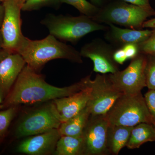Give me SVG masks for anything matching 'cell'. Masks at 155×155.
Returning a JSON list of instances; mask_svg holds the SVG:
<instances>
[{
  "label": "cell",
  "instance_id": "1",
  "mask_svg": "<svg viewBox=\"0 0 155 155\" xmlns=\"http://www.w3.org/2000/svg\"><path fill=\"white\" fill-rule=\"evenodd\" d=\"M83 78L69 86L59 87L48 83L44 76L25 65L2 103L0 110L24 104L47 102L69 96L85 87Z\"/></svg>",
  "mask_w": 155,
  "mask_h": 155
},
{
  "label": "cell",
  "instance_id": "2",
  "mask_svg": "<svg viewBox=\"0 0 155 155\" xmlns=\"http://www.w3.org/2000/svg\"><path fill=\"white\" fill-rule=\"evenodd\" d=\"M17 53L22 56L27 65L38 72L48 62L55 59L83 63L80 52L51 34L38 40L24 36Z\"/></svg>",
  "mask_w": 155,
  "mask_h": 155
},
{
  "label": "cell",
  "instance_id": "3",
  "mask_svg": "<svg viewBox=\"0 0 155 155\" xmlns=\"http://www.w3.org/2000/svg\"><path fill=\"white\" fill-rule=\"evenodd\" d=\"M48 28L50 34L61 41L72 44L87 35L98 31H105L108 25L96 22L91 17L81 15L78 17L48 14L41 21Z\"/></svg>",
  "mask_w": 155,
  "mask_h": 155
},
{
  "label": "cell",
  "instance_id": "4",
  "mask_svg": "<svg viewBox=\"0 0 155 155\" xmlns=\"http://www.w3.org/2000/svg\"><path fill=\"white\" fill-rule=\"evenodd\" d=\"M155 16L153 9H147L117 0L100 9L92 19L96 22L111 24L134 29H142L149 17Z\"/></svg>",
  "mask_w": 155,
  "mask_h": 155
},
{
  "label": "cell",
  "instance_id": "5",
  "mask_svg": "<svg viewBox=\"0 0 155 155\" xmlns=\"http://www.w3.org/2000/svg\"><path fill=\"white\" fill-rule=\"evenodd\" d=\"M105 115L110 125L134 127L140 123L153 122L141 92L121 95Z\"/></svg>",
  "mask_w": 155,
  "mask_h": 155
},
{
  "label": "cell",
  "instance_id": "6",
  "mask_svg": "<svg viewBox=\"0 0 155 155\" xmlns=\"http://www.w3.org/2000/svg\"><path fill=\"white\" fill-rule=\"evenodd\" d=\"M61 123L50 101L22 116L9 133L13 138H21L58 129Z\"/></svg>",
  "mask_w": 155,
  "mask_h": 155
},
{
  "label": "cell",
  "instance_id": "7",
  "mask_svg": "<svg viewBox=\"0 0 155 155\" xmlns=\"http://www.w3.org/2000/svg\"><path fill=\"white\" fill-rule=\"evenodd\" d=\"M83 79L85 85L91 88L87 107L92 115H105L122 94L114 86L108 74L98 73L94 80L90 75Z\"/></svg>",
  "mask_w": 155,
  "mask_h": 155
},
{
  "label": "cell",
  "instance_id": "8",
  "mask_svg": "<svg viewBox=\"0 0 155 155\" xmlns=\"http://www.w3.org/2000/svg\"><path fill=\"white\" fill-rule=\"evenodd\" d=\"M147 55L140 53L131 59L128 67L122 71L108 74L114 86L122 94L132 95L141 92L147 87L146 68Z\"/></svg>",
  "mask_w": 155,
  "mask_h": 155
},
{
  "label": "cell",
  "instance_id": "9",
  "mask_svg": "<svg viewBox=\"0 0 155 155\" xmlns=\"http://www.w3.org/2000/svg\"><path fill=\"white\" fill-rule=\"evenodd\" d=\"M4 19L1 30L3 49L11 53H17L24 38L21 30L22 5L19 0H5Z\"/></svg>",
  "mask_w": 155,
  "mask_h": 155
},
{
  "label": "cell",
  "instance_id": "10",
  "mask_svg": "<svg viewBox=\"0 0 155 155\" xmlns=\"http://www.w3.org/2000/svg\"><path fill=\"white\" fill-rule=\"evenodd\" d=\"M110 123L105 114H91L83 131V155L109 154L107 146Z\"/></svg>",
  "mask_w": 155,
  "mask_h": 155
},
{
  "label": "cell",
  "instance_id": "11",
  "mask_svg": "<svg viewBox=\"0 0 155 155\" xmlns=\"http://www.w3.org/2000/svg\"><path fill=\"white\" fill-rule=\"evenodd\" d=\"M116 48L101 38H96L84 45L79 52L81 57L89 58L92 61L94 72L100 74H110L119 70V64L113 58Z\"/></svg>",
  "mask_w": 155,
  "mask_h": 155
},
{
  "label": "cell",
  "instance_id": "12",
  "mask_svg": "<svg viewBox=\"0 0 155 155\" xmlns=\"http://www.w3.org/2000/svg\"><path fill=\"white\" fill-rule=\"evenodd\" d=\"M61 135L58 129L31 136L17 146L16 152L30 155H45L54 153Z\"/></svg>",
  "mask_w": 155,
  "mask_h": 155
},
{
  "label": "cell",
  "instance_id": "13",
  "mask_svg": "<svg viewBox=\"0 0 155 155\" xmlns=\"http://www.w3.org/2000/svg\"><path fill=\"white\" fill-rule=\"evenodd\" d=\"M26 64L18 53L9 54L0 62V104L9 94Z\"/></svg>",
  "mask_w": 155,
  "mask_h": 155
},
{
  "label": "cell",
  "instance_id": "14",
  "mask_svg": "<svg viewBox=\"0 0 155 155\" xmlns=\"http://www.w3.org/2000/svg\"><path fill=\"white\" fill-rule=\"evenodd\" d=\"M91 92V88L85 85V87L74 94L51 101L61 123L75 116L86 107Z\"/></svg>",
  "mask_w": 155,
  "mask_h": 155
},
{
  "label": "cell",
  "instance_id": "15",
  "mask_svg": "<svg viewBox=\"0 0 155 155\" xmlns=\"http://www.w3.org/2000/svg\"><path fill=\"white\" fill-rule=\"evenodd\" d=\"M104 38L107 41L116 48L122 47L127 44H139L151 35L153 29H134L121 28L114 24H107Z\"/></svg>",
  "mask_w": 155,
  "mask_h": 155
},
{
  "label": "cell",
  "instance_id": "16",
  "mask_svg": "<svg viewBox=\"0 0 155 155\" xmlns=\"http://www.w3.org/2000/svg\"><path fill=\"white\" fill-rule=\"evenodd\" d=\"M133 127L109 125L107 139L109 154L118 155L121 150L126 147Z\"/></svg>",
  "mask_w": 155,
  "mask_h": 155
},
{
  "label": "cell",
  "instance_id": "17",
  "mask_svg": "<svg viewBox=\"0 0 155 155\" xmlns=\"http://www.w3.org/2000/svg\"><path fill=\"white\" fill-rule=\"evenodd\" d=\"M91 115L87 107L84 108L75 116L65 122H62L58 128L61 136H81Z\"/></svg>",
  "mask_w": 155,
  "mask_h": 155
},
{
  "label": "cell",
  "instance_id": "18",
  "mask_svg": "<svg viewBox=\"0 0 155 155\" xmlns=\"http://www.w3.org/2000/svg\"><path fill=\"white\" fill-rule=\"evenodd\" d=\"M153 141H155L153 125L143 122L134 126L126 147L130 149H135L148 142Z\"/></svg>",
  "mask_w": 155,
  "mask_h": 155
},
{
  "label": "cell",
  "instance_id": "19",
  "mask_svg": "<svg viewBox=\"0 0 155 155\" xmlns=\"http://www.w3.org/2000/svg\"><path fill=\"white\" fill-rule=\"evenodd\" d=\"M84 151L83 136H61L57 142L54 153L57 155H83Z\"/></svg>",
  "mask_w": 155,
  "mask_h": 155
},
{
  "label": "cell",
  "instance_id": "20",
  "mask_svg": "<svg viewBox=\"0 0 155 155\" xmlns=\"http://www.w3.org/2000/svg\"><path fill=\"white\" fill-rule=\"evenodd\" d=\"M20 106H13L0 110V146L5 141L10 126L20 110Z\"/></svg>",
  "mask_w": 155,
  "mask_h": 155
},
{
  "label": "cell",
  "instance_id": "21",
  "mask_svg": "<svg viewBox=\"0 0 155 155\" xmlns=\"http://www.w3.org/2000/svg\"><path fill=\"white\" fill-rule=\"evenodd\" d=\"M61 4L66 3L74 7L82 14L92 18L100 8L87 0H60Z\"/></svg>",
  "mask_w": 155,
  "mask_h": 155
},
{
  "label": "cell",
  "instance_id": "22",
  "mask_svg": "<svg viewBox=\"0 0 155 155\" xmlns=\"http://www.w3.org/2000/svg\"><path fill=\"white\" fill-rule=\"evenodd\" d=\"M61 3L60 0H26L23 3L22 11H32L39 10L45 7L59 8Z\"/></svg>",
  "mask_w": 155,
  "mask_h": 155
},
{
  "label": "cell",
  "instance_id": "23",
  "mask_svg": "<svg viewBox=\"0 0 155 155\" xmlns=\"http://www.w3.org/2000/svg\"><path fill=\"white\" fill-rule=\"evenodd\" d=\"M146 79L149 89L155 90V56L147 55Z\"/></svg>",
  "mask_w": 155,
  "mask_h": 155
},
{
  "label": "cell",
  "instance_id": "24",
  "mask_svg": "<svg viewBox=\"0 0 155 155\" xmlns=\"http://www.w3.org/2000/svg\"><path fill=\"white\" fill-rule=\"evenodd\" d=\"M151 35L144 41L138 44L140 53L147 55L155 56V28Z\"/></svg>",
  "mask_w": 155,
  "mask_h": 155
},
{
  "label": "cell",
  "instance_id": "25",
  "mask_svg": "<svg viewBox=\"0 0 155 155\" xmlns=\"http://www.w3.org/2000/svg\"><path fill=\"white\" fill-rule=\"evenodd\" d=\"M144 100L150 113L155 118V90L149 89L144 94Z\"/></svg>",
  "mask_w": 155,
  "mask_h": 155
},
{
  "label": "cell",
  "instance_id": "26",
  "mask_svg": "<svg viewBox=\"0 0 155 155\" xmlns=\"http://www.w3.org/2000/svg\"><path fill=\"white\" fill-rule=\"evenodd\" d=\"M121 48L124 50L127 60H131L140 54L138 44H127Z\"/></svg>",
  "mask_w": 155,
  "mask_h": 155
},
{
  "label": "cell",
  "instance_id": "27",
  "mask_svg": "<svg viewBox=\"0 0 155 155\" xmlns=\"http://www.w3.org/2000/svg\"><path fill=\"white\" fill-rule=\"evenodd\" d=\"M114 61L119 65H122L127 59L122 48H116L113 54Z\"/></svg>",
  "mask_w": 155,
  "mask_h": 155
},
{
  "label": "cell",
  "instance_id": "28",
  "mask_svg": "<svg viewBox=\"0 0 155 155\" xmlns=\"http://www.w3.org/2000/svg\"><path fill=\"white\" fill-rule=\"evenodd\" d=\"M120 1L130 3L146 9H153L150 5V0H120Z\"/></svg>",
  "mask_w": 155,
  "mask_h": 155
},
{
  "label": "cell",
  "instance_id": "29",
  "mask_svg": "<svg viewBox=\"0 0 155 155\" xmlns=\"http://www.w3.org/2000/svg\"><path fill=\"white\" fill-rule=\"evenodd\" d=\"M143 28H155V18L147 20L143 25Z\"/></svg>",
  "mask_w": 155,
  "mask_h": 155
},
{
  "label": "cell",
  "instance_id": "30",
  "mask_svg": "<svg viewBox=\"0 0 155 155\" xmlns=\"http://www.w3.org/2000/svg\"><path fill=\"white\" fill-rule=\"evenodd\" d=\"M93 5L96 6L99 8H101L106 5L107 3V0H89Z\"/></svg>",
  "mask_w": 155,
  "mask_h": 155
},
{
  "label": "cell",
  "instance_id": "31",
  "mask_svg": "<svg viewBox=\"0 0 155 155\" xmlns=\"http://www.w3.org/2000/svg\"><path fill=\"white\" fill-rule=\"evenodd\" d=\"M0 2V28L2 24L3 19H4V14H5V8L3 5L2 2Z\"/></svg>",
  "mask_w": 155,
  "mask_h": 155
},
{
  "label": "cell",
  "instance_id": "32",
  "mask_svg": "<svg viewBox=\"0 0 155 155\" xmlns=\"http://www.w3.org/2000/svg\"><path fill=\"white\" fill-rule=\"evenodd\" d=\"M8 51L5 49H2L0 51V62H1L4 58H5L9 54H11Z\"/></svg>",
  "mask_w": 155,
  "mask_h": 155
},
{
  "label": "cell",
  "instance_id": "33",
  "mask_svg": "<svg viewBox=\"0 0 155 155\" xmlns=\"http://www.w3.org/2000/svg\"><path fill=\"white\" fill-rule=\"evenodd\" d=\"M3 40L2 35L1 32V28H0V51L3 49Z\"/></svg>",
  "mask_w": 155,
  "mask_h": 155
},
{
  "label": "cell",
  "instance_id": "34",
  "mask_svg": "<svg viewBox=\"0 0 155 155\" xmlns=\"http://www.w3.org/2000/svg\"><path fill=\"white\" fill-rule=\"evenodd\" d=\"M19 2L21 3V4H22V6L23 3L25 2V1H26V0H19Z\"/></svg>",
  "mask_w": 155,
  "mask_h": 155
},
{
  "label": "cell",
  "instance_id": "35",
  "mask_svg": "<svg viewBox=\"0 0 155 155\" xmlns=\"http://www.w3.org/2000/svg\"><path fill=\"white\" fill-rule=\"evenodd\" d=\"M153 125L155 129V118H154L153 122Z\"/></svg>",
  "mask_w": 155,
  "mask_h": 155
},
{
  "label": "cell",
  "instance_id": "36",
  "mask_svg": "<svg viewBox=\"0 0 155 155\" xmlns=\"http://www.w3.org/2000/svg\"><path fill=\"white\" fill-rule=\"evenodd\" d=\"M4 1H5V0H0V2H4Z\"/></svg>",
  "mask_w": 155,
  "mask_h": 155
}]
</instances>
